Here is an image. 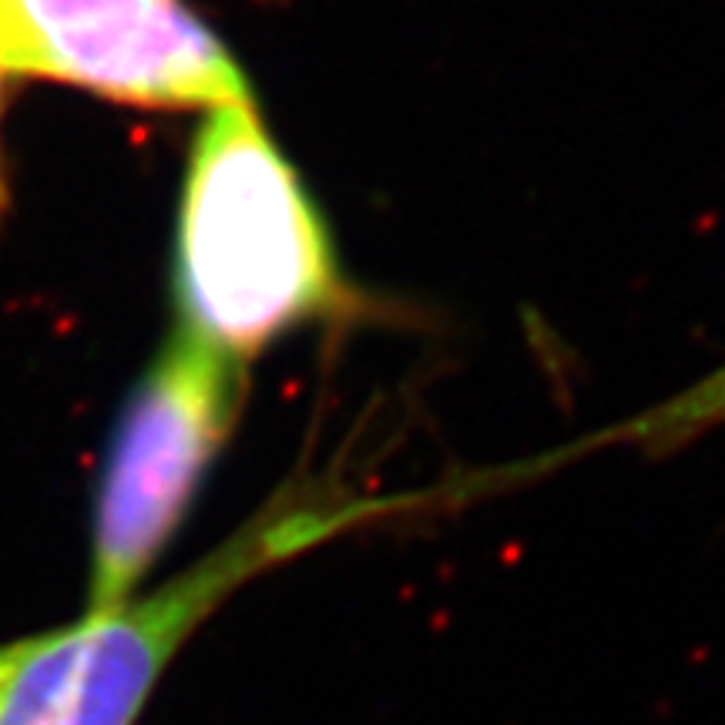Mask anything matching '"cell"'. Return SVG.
Segmentation results:
<instances>
[{"mask_svg":"<svg viewBox=\"0 0 725 725\" xmlns=\"http://www.w3.org/2000/svg\"><path fill=\"white\" fill-rule=\"evenodd\" d=\"M0 71L141 108L252 101L239 61L182 0H0Z\"/></svg>","mask_w":725,"mask_h":725,"instance_id":"4","label":"cell"},{"mask_svg":"<svg viewBox=\"0 0 725 725\" xmlns=\"http://www.w3.org/2000/svg\"><path fill=\"white\" fill-rule=\"evenodd\" d=\"M182 326L246 363L346 303L326 222L256 101L205 111L178 212Z\"/></svg>","mask_w":725,"mask_h":725,"instance_id":"1","label":"cell"},{"mask_svg":"<svg viewBox=\"0 0 725 725\" xmlns=\"http://www.w3.org/2000/svg\"><path fill=\"white\" fill-rule=\"evenodd\" d=\"M0 78H4V71H0ZM0 209H4V165H0Z\"/></svg>","mask_w":725,"mask_h":725,"instance_id":"6","label":"cell"},{"mask_svg":"<svg viewBox=\"0 0 725 725\" xmlns=\"http://www.w3.org/2000/svg\"><path fill=\"white\" fill-rule=\"evenodd\" d=\"M242 397L246 363L178 326L111 433L94 491L84 611L141 595L232 437Z\"/></svg>","mask_w":725,"mask_h":725,"instance_id":"3","label":"cell"},{"mask_svg":"<svg viewBox=\"0 0 725 725\" xmlns=\"http://www.w3.org/2000/svg\"><path fill=\"white\" fill-rule=\"evenodd\" d=\"M719 423H725V366L709 373L705 380L685 386L672 400L621 423L601 440L635 444L645 454H668V450H679L689 440L715 430Z\"/></svg>","mask_w":725,"mask_h":725,"instance_id":"5","label":"cell"},{"mask_svg":"<svg viewBox=\"0 0 725 725\" xmlns=\"http://www.w3.org/2000/svg\"><path fill=\"white\" fill-rule=\"evenodd\" d=\"M373 514L363 501L279 504L162 588L0 642V725H138L182 648L242 588Z\"/></svg>","mask_w":725,"mask_h":725,"instance_id":"2","label":"cell"}]
</instances>
